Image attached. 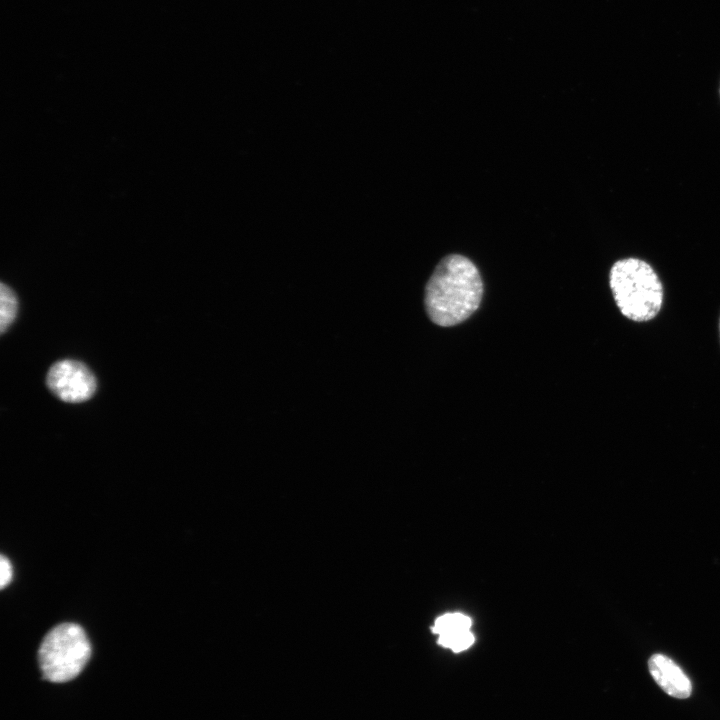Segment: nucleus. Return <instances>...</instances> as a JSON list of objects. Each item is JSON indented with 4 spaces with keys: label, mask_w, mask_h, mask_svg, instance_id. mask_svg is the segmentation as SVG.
Returning <instances> with one entry per match:
<instances>
[{
    "label": "nucleus",
    "mask_w": 720,
    "mask_h": 720,
    "mask_svg": "<svg viewBox=\"0 0 720 720\" xmlns=\"http://www.w3.org/2000/svg\"><path fill=\"white\" fill-rule=\"evenodd\" d=\"M483 282L475 264L460 254L445 256L434 269L425 289V307L432 322L457 325L479 307Z\"/></svg>",
    "instance_id": "obj_1"
},
{
    "label": "nucleus",
    "mask_w": 720,
    "mask_h": 720,
    "mask_svg": "<svg viewBox=\"0 0 720 720\" xmlns=\"http://www.w3.org/2000/svg\"><path fill=\"white\" fill-rule=\"evenodd\" d=\"M614 301L626 318L647 322L660 312L664 299L662 282L646 261L628 257L616 261L609 273Z\"/></svg>",
    "instance_id": "obj_2"
},
{
    "label": "nucleus",
    "mask_w": 720,
    "mask_h": 720,
    "mask_svg": "<svg viewBox=\"0 0 720 720\" xmlns=\"http://www.w3.org/2000/svg\"><path fill=\"white\" fill-rule=\"evenodd\" d=\"M91 655L84 629L75 623H61L43 638L38 659L43 678L62 683L77 677Z\"/></svg>",
    "instance_id": "obj_3"
},
{
    "label": "nucleus",
    "mask_w": 720,
    "mask_h": 720,
    "mask_svg": "<svg viewBox=\"0 0 720 720\" xmlns=\"http://www.w3.org/2000/svg\"><path fill=\"white\" fill-rule=\"evenodd\" d=\"M50 391L60 400L79 403L90 399L96 390V379L82 362L64 359L54 363L46 377Z\"/></svg>",
    "instance_id": "obj_4"
},
{
    "label": "nucleus",
    "mask_w": 720,
    "mask_h": 720,
    "mask_svg": "<svg viewBox=\"0 0 720 720\" xmlns=\"http://www.w3.org/2000/svg\"><path fill=\"white\" fill-rule=\"evenodd\" d=\"M650 675L669 696L686 699L692 693V683L682 668L665 654H652L648 660Z\"/></svg>",
    "instance_id": "obj_5"
},
{
    "label": "nucleus",
    "mask_w": 720,
    "mask_h": 720,
    "mask_svg": "<svg viewBox=\"0 0 720 720\" xmlns=\"http://www.w3.org/2000/svg\"><path fill=\"white\" fill-rule=\"evenodd\" d=\"M18 310L15 293L4 283L0 286V331L4 333L13 323Z\"/></svg>",
    "instance_id": "obj_6"
},
{
    "label": "nucleus",
    "mask_w": 720,
    "mask_h": 720,
    "mask_svg": "<svg viewBox=\"0 0 720 720\" xmlns=\"http://www.w3.org/2000/svg\"><path fill=\"white\" fill-rule=\"evenodd\" d=\"M471 624V619L462 613H448L436 619L432 632L438 635L451 634L470 630Z\"/></svg>",
    "instance_id": "obj_7"
},
{
    "label": "nucleus",
    "mask_w": 720,
    "mask_h": 720,
    "mask_svg": "<svg viewBox=\"0 0 720 720\" xmlns=\"http://www.w3.org/2000/svg\"><path fill=\"white\" fill-rule=\"evenodd\" d=\"M474 642L470 630L458 631L451 634L439 635L438 643L454 652H461L469 648Z\"/></svg>",
    "instance_id": "obj_8"
},
{
    "label": "nucleus",
    "mask_w": 720,
    "mask_h": 720,
    "mask_svg": "<svg viewBox=\"0 0 720 720\" xmlns=\"http://www.w3.org/2000/svg\"><path fill=\"white\" fill-rule=\"evenodd\" d=\"M12 566L10 561L4 556L1 555L0 559V587L3 589L6 585L9 584V582L12 579Z\"/></svg>",
    "instance_id": "obj_9"
},
{
    "label": "nucleus",
    "mask_w": 720,
    "mask_h": 720,
    "mask_svg": "<svg viewBox=\"0 0 720 720\" xmlns=\"http://www.w3.org/2000/svg\"><path fill=\"white\" fill-rule=\"evenodd\" d=\"M719 332H720V318H719Z\"/></svg>",
    "instance_id": "obj_10"
}]
</instances>
